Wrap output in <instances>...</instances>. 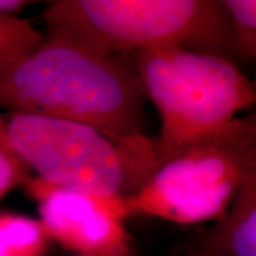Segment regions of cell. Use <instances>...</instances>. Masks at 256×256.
<instances>
[{
	"label": "cell",
	"mask_w": 256,
	"mask_h": 256,
	"mask_svg": "<svg viewBox=\"0 0 256 256\" xmlns=\"http://www.w3.org/2000/svg\"><path fill=\"white\" fill-rule=\"evenodd\" d=\"M132 63L58 32L0 74V108L82 122L116 138L146 134Z\"/></svg>",
	"instance_id": "1"
},
{
	"label": "cell",
	"mask_w": 256,
	"mask_h": 256,
	"mask_svg": "<svg viewBox=\"0 0 256 256\" xmlns=\"http://www.w3.org/2000/svg\"><path fill=\"white\" fill-rule=\"evenodd\" d=\"M132 66L160 116V164L225 130L256 101L254 82L224 56L168 47L138 52Z\"/></svg>",
	"instance_id": "2"
},
{
	"label": "cell",
	"mask_w": 256,
	"mask_h": 256,
	"mask_svg": "<svg viewBox=\"0 0 256 256\" xmlns=\"http://www.w3.org/2000/svg\"><path fill=\"white\" fill-rule=\"evenodd\" d=\"M10 144L32 176L108 196L128 198L160 165L156 138H116L67 120L24 112L4 116Z\"/></svg>",
	"instance_id": "3"
},
{
	"label": "cell",
	"mask_w": 256,
	"mask_h": 256,
	"mask_svg": "<svg viewBox=\"0 0 256 256\" xmlns=\"http://www.w3.org/2000/svg\"><path fill=\"white\" fill-rule=\"evenodd\" d=\"M43 18L48 32L108 54L168 47L234 53L228 16L215 0H56Z\"/></svg>",
	"instance_id": "4"
},
{
	"label": "cell",
	"mask_w": 256,
	"mask_h": 256,
	"mask_svg": "<svg viewBox=\"0 0 256 256\" xmlns=\"http://www.w3.org/2000/svg\"><path fill=\"white\" fill-rule=\"evenodd\" d=\"M252 175H256L254 116L239 117L218 134L164 160L141 188L126 198L128 216L176 225L218 220Z\"/></svg>",
	"instance_id": "5"
},
{
	"label": "cell",
	"mask_w": 256,
	"mask_h": 256,
	"mask_svg": "<svg viewBox=\"0 0 256 256\" xmlns=\"http://www.w3.org/2000/svg\"><path fill=\"white\" fill-rule=\"evenodd\" d=\"M36 202L52 242L90 256H131L126 200L62 188L36 176L22 186Z\"/></svg>",
	"instance_id": "6"
},
{
	"label": "cell",
	"mask_w": 256,
	"mask_h": 256,
	"mask_svg": "<svg viewBox=\"0 0 256 256\" xmlns=\"http://www.w3.org/2000/svg\"><path fill=\"white\" fill-rule=\"evenodd\" d=\"M201 249L216 256H256V175L239 188Z\"/></svg>",
	"instance_id": "7"
},
{
	"label": "cell",
	"mask_w": 256,
	"mask_h": 256,
	"mask_svg": "<svg viewBox=\"0 0 256 256\" xmlns=\"http://www.w3.org/2000/svg\"><path fill=\"white\" fill-rule=\"evenodd\" d=\"M52 239L43 224L16 212H0V256H44Z\"/></svg>",
	"instance_id": "8"
},
{
	"label": "cell",
	"mask_w": 256,
	"mask_h": 256,
	"mask_svg": "<svg viewBox=\"0 0 256 256\" xmlns=\"http://www.w3.org/2000/svg\"><path fill=\"white\" fill-rule=\"evenodd\" d=\"M44 40V34L30 20L0 14V74L33 53Z\"/></svg>",
	"instance_id": "9"
},
{
	"label": "cell",
	"mask_w": 256,
	"mask_h": 256,
	"mask_svg": "<svg viewBox=\"0 0 256 256\" xmlns=\"http://www.w3.org/2000/svg\"><path fill=\"white\" fill-rule=\"evenodd\" d=\"M229 20L232 50L245 60L256 56V2L224 0L220 2Z\"/></svg>",
	"instance_id": "10"
},
{
	"label": "cell",
	"mask_w": 256,
	"mask_h": 256,
	"mask_svg": "<svg viewBox=\"0 0 256 256\" xmlns=\"http://www.w3.org/2000/svg\"><path fill=\"white\" fill-rule=\"evenodd\" d=\"M30 176L32 172L10 144L6 118L0 116V201L14 188H22Z\"/></svg>",
	"instance_id": "11"
},
{
	"label": "cell",
	"mask_w": 256,
	"mask_h": 256,
	"mask_svg": "<svg viewBox=\"0 0 256 256\" xmlns=\"http://www.w3.org/2000/svg\"><path fill=\"white\" fill-rule=\"evenodd\" d=\"M28 4H32V2H26V0H0V14L16 16L18 12L23 10Z\"/></svg>",
	"instance_id": "12"
},
{
	"label": "cell",
	"mask_w": 256,
	"mask_h": 256,
	"mask_svg": "<svg viewBox=\"0 0 256 256\" xmlns=\"http://www.w3.org/2000/svg\"><path fill=\"white\" fill-rule=\"evenodd\" d=\"M194 256H216V255H212V254H210V252H205V250L200 249V252H196Z\"/></svg>",
	"instance_id": "13"
},
{
	"label": "cell",
	"mask_w": 256,
	"mask_h": 256,
	"mask_svg": "<svg viewBox=\"0 0 256 256\" xmlns=\"http://www.w3.org/2000/svg\"><path fill=\"white\" fill-rule=\"evenodd\" d=\"M72 256H90V255H78V254H73Z\"/></svg>",
	"instance_id": "14"
}]
</instances>
